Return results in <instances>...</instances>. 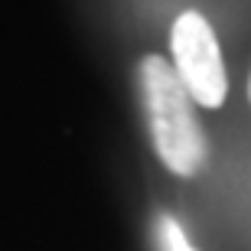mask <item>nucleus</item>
I'll return each instance as SVG.
<instances>
[{"label": "nucleus", "mask_w": 251, "mask_h": 251, "mask_svg": "<svg viewBox=\"0 0 251 251\" xmlns=\"http://www.w3.org/2000/svg\"><path fill=\"white\" fill-rule=\"evenodd\" d=\"M137 75L157 157L176 176H196L205 167L209 147L202 124L196 118V104L179 82L176 69L163 56H144Z\"/></svg>", "instance_id": "1"}, {"label": "nucleus", "mask_w": 251, "mask_h": 251, "mask_svg": "<svg viewBox=\"0 0 251 251\" xmlns=\"http://www.w3.org/2000/svg\"><path fill=\"white\" fill-rule=\"evenodd\" d=\"M170 52H173V69L193 104L222 108L228 95V75H225L219 39L199 10H186L176 17L170 29Z\"/></svg>", "instance_id": "2"}, {"label": "nucleus", "mask_w": 251, "mask_h": 251, "mask_svg": "<svg viewBox=\"0 0 251 251\" xmlns=\"http://www.w3.org/2000/svg\"><path fill=\"white\" fill-rule=\"evenodd\" d=\"M157 242H160V251H196L186 242V232L179 228V222L173 215H160L157 219Z\"/></svg>", "instance_id": "3"}, {"label": "nucleus", "mask_w": 251, "mask_h": 251, "mask_svg": "<svg viewBox=\"0 0 251 251\" xmlns=\"http://www.w3.org/2000/svg\"><path fill=\"white\" fill-rule=\"evenodd\" d=\"M248 98H251V78H248Z\"/></svg>", "instance_id": "4"}]
</instances>
